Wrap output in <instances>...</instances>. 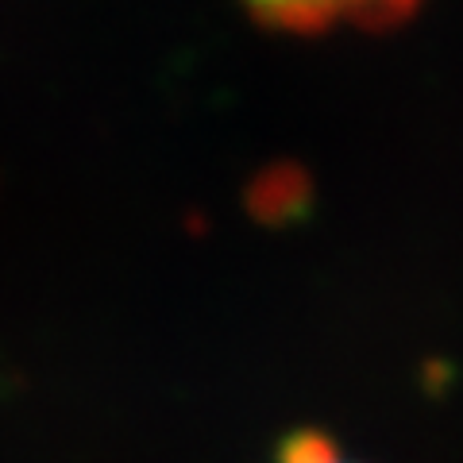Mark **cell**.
<instances>
[{
	"mask_svg": "<svg viewBox=\"0 0 463 463\" xmlns=\"http://www.w3.org/2000/svg\"><path fill=\"white\" fill-rule=\"evenodd\" d=\"M279 463H355L321 429H298L279 444Z\"/></svg>",
	"mask_w": 463,
	"mask_h": 463,
	"instance_id": "obj_1",
	"label": "cell"
}]
</instances>
